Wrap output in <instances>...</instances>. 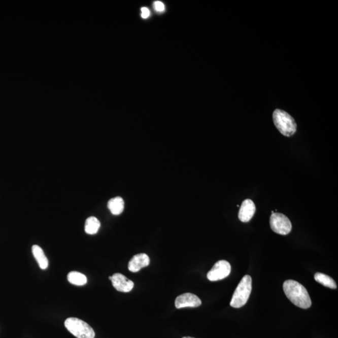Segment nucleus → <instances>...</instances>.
I'll use <instances>...</instances> for the list:
<instances>
[{
  "label": "nucleus",
  "mask_w": 338,
  "mask_h": 338,
  "mask_svg": "<svg viewBox=\"0 0 338 338\" xmlns=\"http://www.w3.org/2000/svg\"><path fill=\"white\" fill-rule=\"evenodd\" d=\"M252 291V278L250 276H244L238 284L233 294L230 306L235 308H240L248 302Z\"/></svg>",
  "instance_id": "3"
},
{
  "label": "nucleus",
  "mask_w": 338,
  "mask_h": 338,
  "mask_svg": "<svg viewBox=\"0 0 338 338\" xmlns=\"http://www.w3.org/2000/svg\"><path fill=\"white\" fill-rule=\"evenodd\" d=\"M108 208L113 215H120L124 209V201L121 197L112 198L109 201Z\"/></svg>",
  "instance_id": "12"
},
{
  "label": "nucleus",
  "mask_w": 338,
  "mask_h": 338,
  "mask_svg": "<svg viewBox=\"0 0 338 338\" xmlns=\"http://www.w3.org/2000/svg\"><path fill=\"white\" fill-rule=\"evenodd\" d=\"M256 211V206L253 201L251 199H246L243 201L241 206L239 212V219L241 222H248L253 218Z\"/></svg>",
  "instance_id": "9"
},
{
  "label": "nucleus",
  "mask_w": 338,
  "mask_h": 338,
  "mask_svg": "<svg viewBox=\"0 0 338 338\" xmlns=\"http://www.w3.org/2000/svg\"><path fill=\"white\" fill-rule=\"evenodd\" d=\"M182 338H194V337L187 336V337H182Z\"/></svg>",
  "instance_id": "18"
},
{
  "label": "nucleus",
  "mask_w": 338,
  "mask_h": 338,
  "mask_svg": "<svg viewBox=\"0 0 338 338\" xmlns=\"http://www.w3.org/2000/svg\"><path fill=\"white\" fill-rule=\"evenodd\" d=\"M231 272V266L230 263L225 260H221L217 262L208 273L207 277L209 281H217L223 280L229 276Z\"/></svg>",
  "instance_id": "6"
},
{
  "label": "nucleus",
  "mask_w": 338,
  "mask_h": 338,
  "mask_svg": "<svg viewBox=\"0 0 338 338\" xmlns=\"http://www.w3.org/2000/svg\"><path fill=\"white\" fill-rule=\"evenodd\" d=\"M150 258L146 254L141 253L135 255L128 262V268L130 272L138 273L142 268L148 266Z\"/></svg>",
  "instance_id": "10"
},
{
  "label": "nucleus",
  "mask_w": 338,
  "mask_h": 338,
  "mask_svg": "<svg viewBox=\"0 0 338 338\" xmlns=\"http://www.w3.org/2000/svg\"><path fill=\"white\" fill-rule=\"evenodd\" d=\"M283 290L288 298L296 307L308 309L312 302L307 289L301 284L294 280H287L283 284Z\"/></svg>",
  "instance_id": "1"
},
{
  "label": "nucleus",
  "mask_w": 338,
  "mask_h": 338,
  "mask_svg": "<svg viewBox=\"0 0 338 338\" xmlns=\"http://www.w3.org/2000/svg\"><path fill=\"white\" fill-rule=\"evenodd\" d=\"M100 227V222L95 217H90L86 220L85 231L87 234L93 235L98 232Z\"/></svg>",
  "instance_id": "13"
},
{
  "label": "nucleus",
  "mask_w": 338,
  "mask_h": 338,
  "mask_svg": "<svg viewBox=\"0 0 338 338\" xmlns=\"http://www.w3.org/2000/svg\"><path fill=\"white\" fill-rule=\"evenodd\" d=\"M109 280L111 281V280H112V276H110V277H109Z\"/></svg>",
  "instance_id": "19"
},
{
  "label": "nucleus",
  "mask_w": 338,
  "mask_h": 338,
  "mask_svg": "<svg viewBox=\"0 0 338 338\" xmlns=\"http://www.w3.org/2000/svg\"><path fill=\"white\" fill-rule=\"evenodd\" d=\"M70 283L75 286H84L87 283V278L84 274L77 272H72L67 276Z\"/></svg>",
  "instance_id": "15"
},
{
  "label": "nucleus",
  "mask_w": 338,
  "mask_h": 338,
  "mask_svg": "<svg viewBox=\"0 0 338 338\" xmlns=\"http://www.w3.org/2000/svg\"><path fill=\"white\" fill-rule=\"evenodd\" d=\"M315 280L322 285L330 289H336L337 285L336 282L330 276L325 274L317 273L315 274Z\"/></svg>",
  "instance_id": "14"
},
{
  "label": "nucleus",
  "mask_w": 338,
  "mask_h": 338,
  "mask_svg": "<svg viewBox=\"0 0 338 338\" xmlns=\"http://www.w3.org/2000/svg\"><path fill=\"white\" fill-rule=\"evenodd\" d=\"M270 226L274 232L280 235H288L292 230V224L288 217L276 213L270 217Z\"/></svg>",
  "instance_id": "5"
},
{
  "label": "nucleus",
  "mask_w": 338,
  "mask_h": 338,
  "mask_svg": "<svg viewBox=\"0 0 338 338\" xmlns=\"http://www.w3.org/2000/svg\"><path fill=\"white\" fill-rule=\"evenodd\" d=\"M32 253H33L35 259H36L40 267L44 270L47 269L48 260L43 249L39 246L33 245L32 246Z\"/></svg>",
  "instance_id": "11"
},
{
  "label": "nucleus",
  "mask_w": 338,
  "mask_h": 338,
  "mask_svg": "<svg viewBox=\"0 0 338 338\" xmlns=\"http://www.w3.org/2000/svg\"><path fill=\"white\" fill-rule=\"evenodd\" d=\"M112 283L117 291L128 292L132 290L134 286L133 281L128 280L124 275L120 273H115L112 276Z\"/></svg>",
  "instance_id": "8"
},
{
  "label": "nucleus",
  "mask_w": 338,
  "mask_h": 338,
  "mask_svg": "<svg viewBox=\"0 0 338 338\" xmlns=\"http://www.w3.org/2000/svg\"><path fill=\"white\" fill-rule=\"evenodd\" d=\"M142 12V17L143 18H147L149 17L150 15V11L146 7H142L141 9Z\"/></svg>",
  "instance_id": "17"
},
{
  "label": "nucleus",
  "mask_w": 338,
  "mask_h": 338,
  "mask_svg": "<svg viewBox=\"0 0 338 338\" xmlns=\"http://www.w3.org/2000/svg\"><path fill=\"white\" fill-rule=\"evenodd\" d=\"M154 9L158 12H162L165 10V5L162 2L156 1L154 4Z\"/></svg>",
  "instance_id": "16"
},
{
  "label": "nucleus",
  "mask_w": 338,
  "mask_h": 338,
  "mask_svg": "<svg viewBox=\"0 0 338 338\" xmlns=\"http://www.w3.org/2000/svg\"><path fill=\"white\" fill-rule=\"evenodd\" d=\"M65 326L68 331L77 338H94L95 331L89 324L81 319L69 318L65 321Z\"/></svg>",
  "instance_id": "4"
},
{
  "label": "nucleus",
  "mask_w": 338,
  "mask_h": 338,
  "mask_svg": "<svg viewBox=\"0 0 338 338\" xmlns=\"http://www.w3.org/2000/svg\"><path fill=\"white\" fill-rule=\"evenodd\" d=\"M272 214L275 213V212H274V211H273L272 212Z\"/></svg>",
  "instance_id": "20"
},
{
  "label": "nucleus",
  "mask_w": 338,
  "mask_h": 338,
  "mask_svg": "<svg viewBox=\"0 0 338 338\" xmlns=\"http://www.w3.org/2000/svg\"><path fill=\"white\" fill-rule=\"evenodd\" d=\"M202 305L199 297L194 294L184 293L177 297L175 306L178 309L184 308H197Z\"/></svg>",
  "instance_id": "7"
},
{
  "label": "nucleus",
  "mask_w": 338,
  "mask_h": 338,
  "mask_svg": "<svg viewBox=\"0 0 338 338\" xmlns=\"http://www.w3.org/2000/svg\"><path fill=\"white\" fill-rule=\"evenodd\" d=\"M273 118L276 128L283 136L291 137L296 132V123L288 113L277 109L274 112Z\"/></svg>",
  "instance_id": "2"
}]
</instances>
